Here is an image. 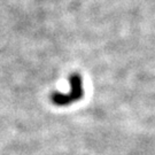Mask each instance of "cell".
<instances>
[{
	"label": "cell",
	"instance_id": "1",
	"mask_svg": "<svg viewBox=\"0 0 155 155\" xmlns=\"http://www.w3.org/2000/svg\"><path fill=\"white\" fill-rule=\"evenodd\" d=\"M70 86L71 91L68 94L54 93L52 95V101L53 104L58 106H66L69 104L75 102L76 100L81 99L83 97V87H82V78L78 74H72L70 78Z\"/></svg>",
	"mask_w": 155,
	"mask_h": 155
}]
</instances>
